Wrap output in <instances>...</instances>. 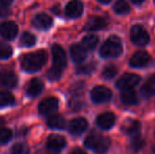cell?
Segmentation results:
<instances>
[{
	"label": "cell",
	"mask_w": 155,
	"mask_h": 154,
	"mask_svg": "<svg viewBox=\"0 0 155 154\" xmlns=\"http://www.w3.org/2000/svg\"><path fill=\"white\" fill-rule=\"evenodd\" d=\"M123 131L131 138L140 135V123L136 119H127L123 125Z\"/></svg>",
	"instance_id": "9a60e30c"
},
{
	"label": "cell",
	"mask_w": 155,
	"mask_h": 154,
	"mask_svg": "<svg viewBox=\"0 0 155 154\" xmlns=\"http://www.w3.org/2000/svg\"><path fill=\"white\" fill-rule=\"evenodd\" d=\"M102 136L99 135L98 133H92L90 135L87 136V138L84 139V146L87 148L91 149V150H95L97 148V146L99 145V143L101 142Z\"/></svg>",
	"instance_id": "603a6c76"
},
{
	"label": "cell",
	"mask_w": 155,
	"mask_h": 154,
	"mask_svg": "<svg viewBox=\"0 0 155 154\" xmlns=\"http://www.w3.org/2000/svg\"><path fill=\"white\" fill-rule=\"evenodd\" d=\"M32 23L35 28L39 30H49L53 25V19L49 15L40 13V14L35 15L34 18L32 19Z\"/></svg>",
	"instance_id": "5bb4252c"
},
{
	"label": "cell",
	"mask_w": 155,
	"mask_h": 154,
	"mask_svg": "<svg viewBox=\"0 0 155 154\" xmlns=\"http://www.w3.org/2000/svg\"><path fill=\"white\" fill-rule=\"evenodd\" d=\"M99 2H101V3H109V2L111 1V0H98Z\"/></svg>",
	"instance_id": "ab89813d"
},
{
	"label": "cell",
	"mask_w": 155,
	"mask_h": 154,
	"mask_svg": "<svg viewBox=\"0 0 155 154\" xmlns=\"http://www.w3.org/2000/svg\"><path fill=\"white\" fill-rule=\"evenodd\" d=\"M88 128V121L84 117H77L70 121L69 125V131L72 135L78 136L82 134Z\"/></svg>",
	"instance_id": "8fae6325"
},
{
	"label": "cell",
	"mask_w": 155,
	"mask_h": 154,
	"mask_svg": "<svg viewBox=\"0 0 155 154\" xmlns=\"http://www.w3.org/2000/svg\"><path fill=\"white\" fill-rule=\"evenodd\" d=\"M11 14V10L8 8V5H0V18L8 17Z\"/></svg>",
	"instance_id": "d590c367"
},
{
	"label": "cell",
	"mask_w": 155,
	"mask_h": 154,
	"mask_svg": "<svg viewBox=\"0 0 155 154\" xmlns=\"http://www.w3.org/2000/svg\"><path fill=\"white\" fill-rule=\"evenodd\" d=\"M97 126L102 130H109L114 126L115 123V115L112 112H106L98 115L96 119Z\"/></svg>",
	"instance_id": "e0dca14e"
},
{
	"label": "cell",
	"mask_w": 155,
	"mask_h": 154,
	"mask_svg": "<svg viewBox=\"0 0 155 154\" xmlns=\"http://www.w3.org/2000/svg\"><path fill=\"white\" fill-rule=\"evenodd\" d=\"M114 11L119 15H124L128 14L131 11V8L126 0H117L114 4Z\"/></svg>",
	"instance_id": "484cf974"
},
{
	"label": "cell",
	"mask_w": 155,
	"mask_h": 154,
	"mask_svg": "<svg viewBox=\"0 0 155 154\" xmlns=\"http://www.w3.org/2000/svg\"><path fill=\"white\" fill-rule=\"evenodd\" d=\"M110 146H111V140L108 137H102L101 142L99 143L97 148L94 150V152H96L97 154H104L109 150Z\"/></svg>",
	"instance_id": "f546056e"
},
{
	"label": "cell",
	"mask_w": 155,
	"mask_h": 154,
	"mask_svg": "<svg viewBox=\"0 0 155 154\" xmlns=\"http://www.w3.org/2000/svg\"><path fill=\"white\" fill-rule=\"evenodd\" d=\"M154 154H155V151H154Z\"/></svg>",
	"instance_id": "b9f144b4"
},
{
	"label": "cell",
	"mask_w": 155,
	"mask_h": 154,
	"mask_svg": "<svg viewBox=\"0 0 155 154\" xmlns=\"http://www.w3.org/2000/svg\"><path fill=\"white\" fill-rule=\"evenodd\" d=\"M61 74H62V70H60V69L53 66L48 71V78L50 80H58L61 77Z\"/></svg>",
	"instance_id": "d6a6232c"
},
{
	"label": "cell",
	"mask_w": 155,
	"mask_h": 154,
	"mask_svg": "<svg viewBox=\"0 0 155 154\" xmlns=\"http://www.w3.org/2000/svg\"><path fill=\"white\" fill-rule=\"evenodd\" d=\"M108 25V19L104 17H98V16H93L90 17L89 20L87 21L86 25H84V30L87 31H98L101 30L104 28H106Z\"/></svg>",
	"instance_id": "2e32d148"
},
{
	"label": "cell",
	"mask_w": 155,
	"mask_h": 154,
	"mask_svg": "<svg viewBox=\"0 0 155 154\" xmlns=\"http://www.w3.org/2000/svg\"><path fill=\"white\" fill-rule=\"evenodd\" d=\"M70 55L74 62L80 64L87 58V50L81 44H73L70 48Z\"/></svg>",
	"instance_id": "ac0fdd59"
},
{
	"label": "cell",
	"mask_w": 155,
	"mask_h": 154,
	"mask_svg": "<svg viewBox=\"0 0 155 154\" xmlns=\"http://www.w3.org/2000/svg\"><path fill=\"white\" fill-rule=\"evenodd\" d=\"M18 84V77L13 71H0V86L6 88H15Z\"/></svg>",
	"instance_id": "7c38bea8"
},
{
	"label": "cell",
	"mask_w": 155,
	"mask_h": 154,
	"mask_svg": "<svg viewBox=\"0 0 155 154\" xmlns=\"http://www.w3.org/2000/svg\"><path fill=\"white\" fill-rule=\"evenodd\" d=\"M112 91L104 86H97L91 91V98L95 103H108L112 98Z\"/></svg>",
	"instance_id": "277c9868"
},
{
	"label": "cell",
	"mask_w": 155,
	"mask_h": 154,
	"mask_svg": "<svg viewBox=\"0 0 155 154\" xmlns=\"http://www.w3.org/2000/svg\"><path fill=\"white\" fill-rule=\"evenodd\" d=\"M141 93L143 96H153L155 94V74L151 75L146 82L143 84V86L141 87Z\"/></svg>",
	"instance_id": "7402d4cb"
},
{
	"label": "cell",
	"mask_w": 155,
	"mask_h": 154,
	"mask_svg": "<svg viewBox=\"0 0 155 154\" xmlns=\"http://www.w3.org/2000/svg\"><path fill=\"white\" fill-rule=\"evenodd\" d=\"M47 123L49 126V128L51 129H57V130H62L65 128V119L64 117L60 114H54L51 115L48 118Z\"/></svg>",
	"instance_id": "44dd1931"
},
{
	"label": "cell",
	"mask_w": 155,
	"mask_h": 154,
	"mask_svg": "<svg viewBox=\"0 0 155 154\" xmlns=\"http://www.w3.org/2000/svg\"><path fill=\"white\" fill-rule=\"evenodd\" d=\"M52 55H53V66L63 70L67 66V55L64 50L59 44H54L52 47Z\"/></svg>",
	"instance_id": "52a82bcc"
},
{
	"label": "cell",
	"mask_w": 155,
	"mask_h": 154,
	"mask_svg": "<svg viewBox=\"0 0 155 154\" xmlns=\"http://www.w3.org/2000/svg\"><path fill=\"white\" fill-rule=\"evenodd\" d=\"M131 40L139 47H145L149 43L150 36L146 29L140 25H135L131 29Z\"/></svg>",
	"instance_id": "3957f363"
},
{
	"label": "cell",
	"mask_w": 155,
	"mask_h": 154,
	"mask_svg": "<svg viewBox=\"0 0 155 154\" xmlns=\"http://www.w3.org/2000/svg\"><path fill=\"white\" fill-rule=\"evenodd\" d=\"M20 43L25 47H33L36 43V37L30 32H25L20 38Z\"/></svg>",
	"instance_id": "4316f807"
},
{
	"label": "cell",
	"mask_w": 155,
	"mask_h": 154,
	"mask_svg": "<svg viewBox=\"0 0 155 154\" xmlns=\"http://www.w3.org/2000/svg\"><path fill=\"white\" fill-rule=\"evenodd\" d=\"M65 138L61 135L52 134L47 139V149L51 152H58L65 147Z\"/></svg>",
	"instance_id": "ba28073f"
},
{
	"label": "cell",
	"mask_w": 155,
	"mask_h": 154,
	"mask_svg": "<svg viewBox=\"0 0 155 154\" xmlns=\"http://www.w3.org/2000/svg\"><path fill=\"white\" fill-rule=\"evenodd\" d=\"M58 106H59L58 99L56 97L51 96L40 101L38 106V111L41 115H49V114L57 111Z\"/></svg>",
	"instance_id": "8992f818"
},
{
	"label": "cell",
	"mask_w": 155,
	"mask_h": 154,
	"mask_svg": "<svg viewBox=\"0 0 155 154\" xmlns=\"http://www.w3.org/2000/svg\"><path fill=\"white\" fill-rule=\"evenodd\" d=\"M150 55L145 51H137L133 54L130 59V66L132 68H143L150 64Z\"/></svg>",
	"instance_id": "9c48e42d"
},
{
	"label": "cell",
	"mask_w": 155,
	"mask_h": 154,
	"mask_svg": "<svg viewBox=\"0 0 155 154\" xmlns=\"http://www.w3.org/2000/svg\"><path fill=\"white\" fill-rule=\"evenodd\" d=\"M15 103V98L12 93L6 91H0V108L8 107Z\"/></svg>",
	"instance_id": "d4e9b609"
},
{
	"label": "cell",
	"mask_w": 155,
	"mask_h": 154,
	"mask_svg": "<svg viewBox=\"0 0 155 154\" xmlns=\"http://www.w3.org/2000/svg\"><path fill=\"white\" fill-rule=\"evenodd\" d=\"M13 50L10 44L5 42H0V59H8L12 56Z\"/></svg>",
	"instance_id": "83f0119b"
},
{
	"label": "cell",
	"mask_w": 155,
	"mask_h": 154,
	"mask_svg": "<svg viewBox=\"0 0 155 154\" xmlns=\"http://www.w3.org/2000/svg\"><path fill=\"white\" fill-rule=\"evenodd\" d=\"M30 150H29V147L25 144H16L13 146L12 150H11V154H29Z\"/></svg>",
	"instance_id": "1f68e13d"
},
{
	"label": "cell",
	"mask_w": 155,
	"mask_h": 154,
	"mask_svg": "<svg viewBox=\"0 0 155 154\" xmlns=\"http://www.w3.org/2000/svg\"><path fill=\"white\" fill-rule=\"evenodd\" d=\"M71 154H87L86 152H84L82 149H80V148H75V149H73V150L71 151Z\"/></svg>",
	"instance_id": "8d00e7d4"
},
{
	"label": "cell",
	"mask_w": 155,
	"mask_h": 154,
	"mask_svg": "<svg viewBox=\"0 0 155 154\" xmlns=\"http://www.w3.org/2000/svg\"><path fill=\"white\" fill-rule=\"evenodd\" d=\"M47 57V52L43 51V50L34 52V53L27 54L21 59V67L27 72H37L45 64Z\"/></svg>",
	"instance_id": "6da1fadb"
},
{
	"label": "cell",
	"mask_w": 155,
	"mask_h": 154,
	"mask_svg": "<svg viewBox=\"0 0 155 154\" xmlns=\"http://www.w3.org/2000/svg\"><path fill=\"white\" fill-rule=\"evenodd\" d=\"M131 1H132L133 3H135V4H140V3H143V0H131Z\"/></svg>",
	"instance_id": "f35d334b"
},
{
	"label": "cell",
	"mask_w": 155,
	"mask_h": 154,
	"mask_svg": "<svg viewBox=\"0 0 155 154\" xmlns=\"http://www.w3.org/2000/svg\"><path fill=\"white\" fill-rule=\"evenodd\" d=\"M84 12V4L80 0H71L65 6V14L70 18H78Z\"/></svg>",
	"instance_id": "4fadbf2b"
},
{
	"label": "cell",
	"mask_w": 155,
	"mask_h": 154,
	"mask_svg": "<svg viewBox=\"0 0 155 154\" xmlns=\"http://www.w3.org/2000/svg\"><path fill=\"white\" fill-rule=\"evenodd\" d=\"M18 34V27L14 21H5L0 25V35L3 38L11 40Z\"/></svg>",
	"instance_id": "30bf717a"
},
{
	"label": "cell",
	"mask_w": 155,
	"mask_h": 154,
	"mask_svg": "<svg viewBox=\"0 0 155 154\" xmlns=\"http://www.w3.org/2000/svg\"><path fill=\"white\" fill-rule=\"evenodd\" d=\"M143 138L140 137V135L137 136V137L132 138V142H131V148L133 149L134 151H139L143 146Z\"/></svg>",
	"instance_id": "e575fe53"
},
{
	"label": "cell",
	"mask_w": 155,
	"mask_h": 154,
	"mask_svg": "<svg viewBox=\"0 0 155 154\" xmlns=\"http://www.w3.org/2000/svg\"><path fill=\"white\" fill-rule=\"evenodd\" d=\"M95 69V64H84V66H80L77 68V73L79 74H84V75H89L94 71Z\"/></svg>",
	"instance_id": "836d02e7"
},
{
	"label": "cell",
	"mask_w": 155,
	"mask_h": 154,
	"mask_svg": "<svg viewBox=\"0 0 155 154\" xmlns=\"http://www.w3.org/2000/svg\"><path fill=\"white\" fill-rule=\"evenodd\" d=\"M101 75L104 79H112L115 77V75H117V68L114 64H109L102 70Z\"/></svg>",
	"instance_id": "f1b7e54d"
},
{
	"label": "cell",
	"mask_w": 155,
	"mask_h": 154,
	"mask_svg": "<svg viewBox=\"0 0 155 154\" xmlns=\"http://www.w3.org/2000/svg\"><path fill=\"white\" fill-rule=\"evenodd\" d=\"M140 81V76L134 73H126L116 81V87L119 90H128L132 89L135 86L139 84Z\"/></svg>",
	"instance_id": "5b68a950"
},
{
	"label": "cell",
	"mask_w": 155,
	"mask_h": 154,
	"mask_svg": "<svg viewBox=\"0 0 155 154\" xmlns=\"http://www.w3.org/2000/svg\"><path fill=\"white\" fill-rule=\"evenodd\" d=\"M98 43V37L96 35H93V34H90V35H87L82 38L81 40V45L87 50V51H91V50H94L96 48Z\"/></svg>",
	"instance_id": "cb8c5ba5"
},
{
	"label": "cell",
	"mask_w": 155,
	"mask_h": 154,
	"mask_svg": "<svg viewBox=\"0 0 155 154\" xmlns=\"http://www.w3.org/2000/svg\"><path fill=\"white\" fill-rule=\"evenodd\" d=\"M120 100L126 106H133L138 103V96L133 89L124 90L120 94Z\"/></svg>",
	"instance_id": "d6986e66"
},
{
	"label": "cell",
	"mask_w": 155,
	"mask_h": 154,
	"mask_svg": "<svg viewBox=\"0 0 155 154\" xmlns=\"http://www.w3.org/2000/svg\"><path fill=\"white\" fill-rule=\"evenodd\" d=\"M2 123H3V119L0 117V125H2Z\"/></svg>",
	"instance_id": "60d3db41"
},
{
	"label": "cell",
	"mask_w": 155,
	"mask_h": 154,
	"mask_svg": "<svg viewBox=\"0 0 155 154\" xmlns=\"http://www.w3.org/2000/svg\"><path fill=\"white\" fill-rule=\"evenodd\" d=\"M12 131L8 128H1L0 129V145H4L8 143L12 138Z\"/></svg>",
	"instance_id": "4dcf8cb0"
},
{
	"label": "cell",
	"mask_w": 155,
	"mask_h": 154,
	"mask_svg": "<svg viewBox=\"0 0 155 154\" xmlns=\"http://www.w3.org/2000/svg\"><path fill=\"white\" fill-rule=\"evenodd\" d=\"M0 2H1L3 5H8L10 3H12L13 0H0Z\"/></svg>",
	"instance_id": "74e56055"
},
{
	"label": "cell",
	"mask_w": 155,
	"mask_h": 154,
	"mask_svg": "<svg viewBox=\"0 0 155 154\" xmlns=\"http://www.w3.org/2000/svg\"><path fill=\"white\" fill-rule=\"evenodd\" d=\"M123 53L121 40L117 36L108 38L100 47L99 54L102 58H116Z\"/></svg>",
	"instance_id": "7a4b0ae2"
},
{
	"label": "cell",
	"mask_w": 155,
	"mask_h": 154,
	"mask_svg": "<svg viewBox=\"0 0 155 154\" xmlns=\"http://www.w3.org/2000/svg\"><path fill=\"white\" fill-rule=\"evenodd\" d=\"M43 90V84L41 80H39L38 78H34L30 81L29 86L27 88V93L29 96L31 97H36L38 95L41 94Z\"/></svg>",
	"instance_id": "ffe728a7"
}]
</instances>
